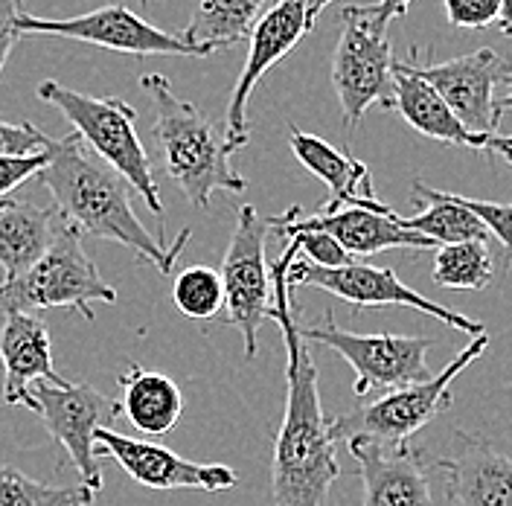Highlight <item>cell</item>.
Wrapping results in <instances>:
<instances>
[{"label": "cell", "mask_w": 512, "mask_h": 506, "mask_svg": "<svg viewBox=\"0 0 512 506\" xmlns=\"http://www.w3.org/2000/svg\"><path fill=\"white\" fill-rule=\"evenodd\" d=\"M486 347H489V335H478L475 341H469V347L460 349L431 381L390 390L370 405H358L352 411L341 413L338 419H332L335 440L347 443V440L361 437V440H373V443L405 445L416 431H422L440 413L448 411V405L454 399L451 384L469 364L478 361Z\"/></svg>", "instance_id": "8992f818"}, {"label": "cell", "mask_w": 512, "mask_h": 506, "mask_svg": "<svg viewBox=\"0 0 512 506\" xmlns=\"http://www.w3.org/2000/svg\"><path fill=\"white\" fill-rule=\"evenodd\" d=\"M117 291L102 280L94 259L82 248V236L64 224L53 248L24 274L0 283V320L32 315L38 309H73L94 320V303H114Z\"/></svg>", "instance_id": "5b68a950"}, {"label": "cell", "mask_w": 512, "mask_h": 506, "mask_svg": "<svg viewBox=\"0 0 512 506\" xmlns=\"http://www.w3.org/2000/svg\"><path fill=\"white\" fill-rule=\"evenodd\" d=\"M50 137L32 123H3L0 120V158H32L44 155Z\"/></svg>", "instance_id": "f546056e"}, {"label": "cell", "mask_w": 512, "mask_h": 506, "mask_svg": "<svg viewBox=\"0 0 512 506\" xmlns=\"http://www.w3.org/2000/svg\"><path fill=\"white\" fill-rule=\"evenodd\" d=\"M274 230V216H259L254 204L239 207L230 245L222 259L224 323L236 326L245 341V358H256L259 329L271 315V271L265 262V242Z\"/></svg>", "instance_id": "9c48e42d"}, {"label": "cell", "mask_w": 512, "mask_h": 506, "mask_svg": "<svg viewBox=\"0 0 512 506\" xmlns=\"http://www.w3.org/2000/svg\"><path fill=\"white\" fill-rule=\"evenodd\" d=\"M96 457L114 460L134 483L146 489H201V492H222L239 483L233 469L219 463H192L175 454L172 448L134 440L117 434L114 428L96 431Z\"/></svg>", "instance_id": "5bb4252c"}, {"label": "cell", "mask_w": 512, "mask_h": 506, "mask_svg": "<svg viewBox=\"0 0 512 506\" xmlns=\"http://www.w3.org/2000/svg\"><path fill=\"white\" fill-rule=\"evenodd\" d=\"M277 224L286 227H309L329 233L344 251L355 256H373V253L393 251H434L437 245L414 230H408L402 219L387 210H364V207H341V210H320L315 216H303L300 207H288L283 216H274Z\"/></svg>", "instance_id": "ac0fdd59"}, {"label": "cell", "mask_w": 512, "mask_h": 506, "mask_svg": "<svg viewBox=\"0 0 512 506\" xmlns=\"http://www.w3.org/2000/svg\"><path fill=\"white\" fill-rule=\"evenodd\" d=\"M96 495L85 486H50L0 463V506H91Z\"/></svg>", "instance_id": "4316f807"}, {"label": "cell", "mask_w": 512, "mask_h": 506, "mask_svg": "<svg viewBox=\"0 0 512 506\" xmlns=\"http://www.w3.org/2000/svg\"><path fill=\"white\" fill-rule=\"evenodd\" d=\"M393 70H396V88H393L390 111H396L414 131H419L428 140H437V143H451V146H463V149H489L492 137L472 134L454 117L446 99L425 79H419L402 59H396Z\"/></svg>", "instance_id": "44dd1931"}, {"label": "cell", "mask_w": 512, "mask_h": 506, "mask_svg": "<svg viewBox=\"0 0 512 506\" xmlns=\"http://www.w3.org/2000/svg\"><path fill=\"white\" fill-rule=\"evenodd\" d=\"M312 32V24L306 18V0H277L251 32V53L242 67V76L233 88L230 105H227V123L224 137L233 149H242L251 137L248 131V99L254 94L256 82L283 62L288 53Z\"/></svg>", "instance_id": "9a60e30c"}, {"label": "cell", "mask_w": 512, "mask_h": 506, "mask_svg": "<svg viewBox=\"0 0 512 506\" xmlns=\"http://www.w3.org/2000/svg\"><path fill=\"white\" fill-rule=\"evenodd\" d=\"M24 35H62L73 41H85L111 53H126V56H195L201 53L190 47L178 32H166L140 18L126 6H99L94 12L76 15V18H35L24 15L21 18Z\"/></svg>", "instance_id": "4fadbf2b"}, {"label": "cell", "mask_w": 512, "mask_h": 506, "mask_svg": "<svg viewBox=\"0 0 512 506\" xmlns=\"http://www.w3.org/2000/svg\"><path fill=\"white\" fill-rule=\"evenodd\" d=\"M286 280L291 291L294 288H318V291H329V294L341 297L344 303H350L355 309V315L370 309V306H405V309H414L422 315L437 317L457 332H466L475 338L486 335L483 323L422 297L416 288L402 283L390 268H376V265L355 262V259L350 265H341V268H320V265H312V262L294 256L288 265Z\"/></svg>", "instance_id": "30bf717a"}, {"label": "cell", "mask_w": 512, "mask_h": 506, "mask_svg": "<svg viewBox=\"0 0 512 506\" xmlns=\"http://www.w3.org/2000/svg\"><path fill=\"white\" fill-rule=\"evenodd\" d=\"M498 108H501V114H504V111H512V79H510V88H507V96L498 102Z\"/></svg>", "instance_id": "f35d334b"}, {"label": "cell", "mask_w": 512, "mask_h": 506, "mask_svg": "<svg viewBox=\"0 0 512 506\" xmlns=\"http://www.w3.org/2000/svg\"><path fill=\"white\" fill-rule=\"evenodd\" d=\"M457 195V192H454ZM457 201L472 210L480 222L486 224V230L504 245L507 259H512V204H498V201H478L469 195H457Z\"/></svg>", "instance_id": "4dcf8cb0"}, {"label": "cell", "mask_w": 512, "mask_h": 506, "mask_svg": "<svg viewBox=\"0 0 512 506\" xmlns=\"http://www.w3.org/2000/svg\"><path fill=\"white\" fill-rule=\"evenodd\" d=\"M408 6H411V0H379V3H373V6H347L344 12L352 15V18H361V21L370 24L373 30L384 32L387 21L405 18Z\"/></svg>", "instance_id": "e575fe53"}, {"label": "cell", "mask_w": 512, "mask_h": 506, "mask_svg": "<svg viewBox=\"0 0 512 506\" xmlns=\"http://www.w3.org/2000/svg\"><path fill=\"white\" fill-rule=\"evenodd\" d=\"M120 387H123V405L120 408L140 434L163 437L181 419L184 393L175 381L158 373V370L128 364L120 373Z\"/></svg>", "instance_id": "603a6c76"}, {"label": "cell", "mask_w": 512, "mask_h": 506, "mask_svg": "<svg viewBox=\"0 0 512 506\" xmlns=\"http://www.w3.org/2000/svg\"><path fill=\"white\" fill-rule=\"evenodd\" d=\"M38 184L50 190L64 224H70L79 236L117 242L137 253V259L152 262L160 274H172V265L190 242V227L181 230L169 248L163 245V236H152L131 207L126 178L96 158L76 131L62 140H50Z\"/></svg>", "instance_id": "7a4b0ae2"}, {"label": "cell", "mask_w": 512, "mask_h": 506, "mask_svg": "<svg viewBox=\"0 0 512 506\" xmlns=\"http://www.w3.org/2000/svg\"><path fill=\"white\" fill-rule=\"evenodd\" d=\"M297 245L288 242L286 251L271 265V320H277L286 341V413L277 431L271 457V498L274 506H323L332 483L341 477L332 419H326L320 402L318 367L309 344L294 320V291L286 274Z\"/></svg>", "instance_id": "6da1fadb"}, {"label": "cell", "mask_w": 512, "mask_h": 506, "mask_svg": "<svg viewBox=\"0 0 512 506\" xmlns=\"http://www.w3.org/2000/svg\"><path fill=\"white\" fill-rule=\"evenodd\" d=\"M501 0H446V15L457 30H486L498 21Z\"/></svg>", "instance_id": "1f68e13d"}, {"label": "cell", "mask_w": 512, "mask_h": 506, "mask_svg": "<svg viewBox=\"0 0 512 506\" xmlns=\"http://www.w3.org/2000/svg\"><path fill=\"white\" fill-rule=\"evenodd\" d=\"M268 0H198L187 30L178 32L204 56L236 47L251 38Z\"/></svg>", "instance_id": "cb8c5ba5"}, {"label": "cell", "mask_w": 512, "mask_h": 506, "mask_svg": "<svg viewBox=\"0 0 512 506\" xmlns=\"http://www.w3.org/2000/svg\"><path fill=\"white\" fill-rule=\"evenodd\" d=\"M38 99L59 108L73 131L91 146L96 158H102L117 175L126 178V184L137 192L146 207L163 219V201H160L158 181L152 172V160L146 155L140 137H137V111L120 96H88L70 91L59 82L47 79L38 85Z\"/></svg>", "instance_id": "277c9868"}, {"label": "cell", "mask_w": 512, "mask_h": 506, "mask_svg": "<svg viewBox=\"0 0 512 506\" xmlns=\"http://www.w3.org/2000/svg\"><path fill=\"white\" fill-rule=\"evenodd\" d=\"M437 469L451 506H512V460L480 434L454 431Z\"/></svg>", "instance_id": "2e32d148"}, {"label": "cell", "mask_w": 512, "mask_h": 506, "mask_svg": "<svg viewBox=\"0 0 512 506\" xmlns=\"http://www.w3.org/2000/svg\"><path fill=\"white\" fill-rule=\"evenodd\" d=\"M306 344L335 349L352 370H355V396H367L373 390L390 393L399 387H411L422 381L434 379L428 370V349L434 347L431 338H416V335H358L347 332L335 323L332 312L320 317L318 326L300 329Z\"/></svg>", "instance_id": "ba28073f"}, {"label": "cell", "mask_w": 512, "mask_h": 506, "mask_svg": "<svg viewBox=\"0 0 512 506\" xmlns=\"http://www.w3.org/2000/svg\"><path fill=\"white\" fill-rule=\"evenodd\" d=\"M364 483V506H431V483L422 448L347 440Z\"/></svg>", "instance_id": "e0dca14e"}, {"label": "cell", "mask_w": 512, "mask_h": 506, "mask_svg": "<svg viewBox=\"0 0 512 506\" xmlns=\"http://www.w3.org/2000/svg\"><path fill=\"white\" fill-rule=\"evenodd\" d=\"M274 233L286 236L288 242L297 245V253L306 256V262L320 265V268H341V265H350L352 256L329 233L323 230H309V227H286V224H277L274 219Z\"/></svg>", "instance_id": "f1b7e54d"}, {"label": "cell", "mask_w": 512, "mask_h": 506, "mask_svg": "<svg viewBox=\"0 0 512 506\" xmlns=\"http://www.w3.org/2000/svg\"><path fill=\"white\" fill-rule=\"evenodd\" d=\"M341 18L344 30L332 56V88L344 111V126L352 131L373 105L390 111L396 88V56L384 32L373 30L347 12H341Z\"/></svg>", "instance_id": "8fae6325"}, {"label": "cell", "mask_w": 512, "mask_h": 506, "mask_svg": "<svg viewBox=\"0 0 512 506\" xmlns=\"http://www.w3.org/2000/svg\"><path fill=\"white\" fill-rule=\"evenodd\" d=\"M24 408L41 416L47 434L62 445L67 460L76 466L82 486L99 495L102 463L96 457V431L111 428L123 408L82 381H38Z\"/></svg>", "instance_id": "52a82bcc"}, {"label": "cell", "mask_w": 512, "mask_h": 506, "mask_svg": "<svg viewBox=\"0 0 512 506\" xmlns=\"http://www.w3.org/2000/svg\"><path fill=\"white\" fill-rule=\"evenodd\" d=\"M64 219L56 207H38L21 198H0V268L6 280L24 274L53 248Z\"/></svg>", "instance_id": "7402d4cb"}, {"label": "cell", "mask_w": 512, "mask_h": 506, "mask_svg": "<svg viewBox=\"0 0 512 506\" xmlns=\"http://www.w3.org/2000/svg\"><path fill=\"white\" fill-rule=\"evenodd\" d=\"M0 364L6 405H24L38 381H62L53 367L47 323L38 315H9L0 320Z\"/></svg>", "instance_id": "ffe728a7"}, {"label": "cell", "mask_w": 512, "mask_h": 506, "mask_svg": "<svg viewBox=\"0 0 512 506\" xmlns=\"http://www.w3.org/2000/svg\"><path fill=\"white\" fill-rule=\"evenodd\" d=\"M288 146L294 158L329 187V201L320 210H329V213L341 207H364V210H379V213L390 210L384 201H379V195L373 190L370 169L361 160H352L341 149L329 146L315 134L300 131L297 126L288 128Z\"/></svg>", "instance_id": "d6986e66"}, {"label": "cell", "mask_w": 512, "mask_h": 506, "mask_svg": "<svg viewBox=\"0 0 512 506\" xmlns=\"http://www.w3.org/2000/svg\"><path fill=\"white\" fill-rule=\"evenodd\" d=\"M498 27L504 35L512 38V0H501V12H498Z\"/></svg>", "instance_id": "8d00e7d4"}, {"label": "cell", "mask_w": 512, "mask_h": 506, "mask_svg": "<svg viewBox=\"0 0 512 506\" xmlns=\"http://www.w3.org/2000/svg\"><path fill=\"white\" fill-rule=\"evenodd\" d=\"M140 88L155 105V140L163 172L187 195L192 207H210L216 192L248 190V181L230 166L236 149L192 102L175 94L166 76L146 73Z\"/></svg>", "instance_id": "3957f363"}, {"label": "cell", "mask_w": 512, "mask_h": 506, "mask_svg": "<svg viewBox=\"0 0 512 506\" xmlns=\"http://www.w3.org/2000/svg\"><path fill=\"white\" fill-rule=\"evenodd\" d=\"M44 163H47V152L32 158H0V198H9V192L18 190L24 181L38 178Z\"/></svg>", "instance_id": "836d02e7"}, {"label": "cell", "mask_w": 512, "mask_h": 506, "mask_svg": "<svg viewBox=\"0 0 512 506\" xmlns=\"http://www.w3.org/2000/svg\"><path fill=\"white\" fill-rule=\"evenodd\" d=\"M489 152L501 155V158L512 166V137H498V134H495V137L489 140Z\"/></svg>", "instance_id": "d590c367"}, {"label": "cell", "mask_w": 512, "mask_h": 506, "mask_svg": "<svg viewBox=\"0 0 512 506\" xmlns=\"http://www.w3.org/2000/svg\"><path fill=\"white\" fill-rule=\"evenodd\" d=\"M414 53L411 59H405V64L446 99L454 117L472 134L495 137L498 123H501L495 88L498 82L512 79V59L492 47H483V50L448 59V62L416 64Z\"/></svg>", "instance_id": "7c38bea8"}, {"label": "cell", "mask_w": 512, "mask_h": 506, "mask_svg": "<svg viewBox=\"0 0 512 506\" xmlns=\"http://www.w3.org/2000/svg\"><path fill=\"white\" fill-rule=\"evenodd\" d=\"M495 262L489 256L486 242H457L440 245L434 253L431 280L451 291H480L492 283Z\"/></svg>", "instance_id": "484cf974"}, {"label": "cell", "mask_w": 512, "mask_h": 506, "mask_svg": "<svg viewBox=\"0 0 512 506\" xmlns=\"http://www.w3.org/2000/svg\"><path fill=\"white\" fill-rule=\"evenodd\" d=\"M24 15H27L24 0H0V79H3V67L9 62V53L24 38L21 30Z\"/></svg>", "instance_id": "d6a6232c"}, {"label": "cell", "mask_w": 512, "mask_h": 506, "mask_svg": "<svg viewBox=\"0 0 512 506\" xmlns=\"http://www.w3.org/2000/svg\"><path fill=\"white\" fill-rule=\"evenodd\" d=\"M411 201L422 207L414 219H402L408 230L431 239L440 245H457V242H486L489 230L472 210H466L454 192H440L422 181H414Z\"/></svg>", "instance_id": "d4e9b609"}, {"label": "cell", "mask_w": 512, "mask_h": 506, "mask_svg": "<svg viewBox=\"0 0 512 506\" xmlns=\"http://www.w3.org/2000/svg\"><path fill=\"white\" fill-rule=\"evenodd\" d=\"M172 300L184 317L213 320L224 309L222 274L207 265H190L178 271L172 283Z\"/></svg>", "instance_id": "83f0119b"}, {"label": "cell", "mask_w": 512, "mask_h": 506, "mask_svg": "<svg viewBox=\"0 0 512 506\" xmlns=\"http://www.w3.org/2000/svg\"><path fill=\"white\" fill-rule=\"evenodd\" d=\"M329 3H335V0H306V18H309V24L315 27V21H318V15L329 6Z\"/></svg>", "instance_id": "74e56055"}]
</instances>
